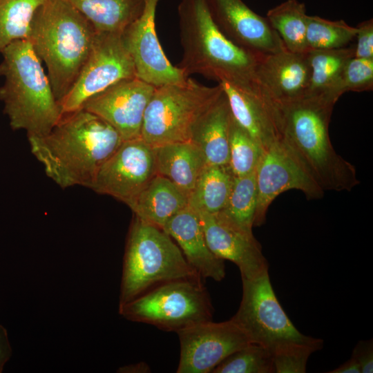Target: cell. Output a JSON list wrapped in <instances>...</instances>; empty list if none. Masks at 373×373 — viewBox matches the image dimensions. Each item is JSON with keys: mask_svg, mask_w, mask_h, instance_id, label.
Here are the masks:
<instances>
[{"mask_svg": "<svg viewBox=\"0 0 373 373\" xmlns=\"http://www.w3.org/2000/svg\"><path fill=\"white\" fill-rule=\"evenodd\" d=\"M28 139L46 175L63 189H90L102 166L124 141L108 122L84 108L62 115L48 134Z\"/></svg>", "mask_w": 373, "mask_h": 373, "instance_id": "1", "label": "cell"}, {"mask_svg": "<svg viewBox=\"0 0 373 373\" xmlns=\"http://www.w3.org/2000/svg\"><path fill=\"white\" fill-rule=\"evenodd\" d=\"M337 101L327 93H307L277 104L280 141L324 191H350L360 182L355 166L336 152L329 139Z\"/></svg>", "mask_w": 373, "mask_h": 373, "instance_id": "2", "label": "cell"}, {"mask_svg": "<svg viewBox=\"0 0 373 373\" xmlns=\"http://www.w3.org/2000/svg\"><path fill=\"white\" fill-rule=\"evenodd\" d=\"M182 57L176 66L185 76L199 74L245 89L258 87V55L229 40L213 21L206 0H181L178 7Z\"/></svg>", "mask_w": 373, "mask_h": 373, "instance_id": "3", "label": "cell"}, {"mask_svg": "<svg viewBox=\"0 0 373 373\" xmlns=\"http://www.w3.org/2000/svg\"><path fill=\"white\" fill-rule=\"evenodd\" d=\"M97 33L90 21L66 0H47L35 11L27 39L47 67L58 103L78 77Z\"/></svg>", "mask_w": 373, "mask_h": 373, "instance_id": "4", "label": "cell"}, {"mask_svg": "<svg viewBox=\"0 0 373 373\" xmlns=\"http://www.w3.org/2000/svg\"><path fill=\"white\" fill-rule=\"evenodd\" d=\"M0 52V100L12 130L29 137L48 134L62 116L41 61L28 39L13 41Z\"/></svg>", "mask_w": 373, "mask_h": 373, "instance_id": "5", "label": "cell"}, {"mask_svg": "<svg viewBox=\"0 0 373 373\" xmlns=\"http://www.w3.org/2000/svg\"><path fill=\"white\" fill-rule=\"evenodd\" d=\"M180 279L202 278L166 232L133 216L124 255L119 305L160 284Z\"/></svg>", "mask_w": 373, "mask_h": 373, "instance_id": "6", "label": "cell"}, {"mask_svg": "<svg viewBox=\"0 0 373 373\" xmlns=\"http://www.w3.org/2000/svg\"><path fill=\"white\" fill-rule=\"evenodd\" d=\"M223 92L220 84L204 86L194 79L155 87L146 106L141 137L153 147L191 141L200 117Z\"/></svg>", "mask_w": 373, "mask_h": 373, "instance_id": "7", "label": "cell"}, {"mask_svg": "<svg viewBox=\"0 0 373 373\" xmlns=\"http://www.w3.org/2000/svg\"><path fill=\"white\" fill-rule=\"evenodd\" d=\"M213 308L202 279H180L160 284L119 305L126 319L178 332L212 320Z\"/></svg>", "mask_w": 373, "mask_h": 373, "instance_id": "8", "label": "cell"}, {"mask_svg": "<svg viewBox=\"0 0 373 373\" xmlns=\"http://www.w3.org/2000/svg\"><path fill=\"white\" fill-rule=\"evenodd\" d=\"M242 284L240 306L231 319L251 343L271 352L285 344L316 338L303 334L289 318L275 294L268 271L254 278H242Z\"/></svg>", "mask_w": 373, "mask_h": 373, "instance_id": "9", "label": "cell"}, {"mask_svg": "<svg viewBox=\"0 0 373 373\" xmlns=\"http://www.w3.org/2000/svg\"><path fill=\"white\" fill-rule=\"evenodd\" d=\"M135 77L134 64L122 33L97 31L86 64L59 102L62 115L82 108L90 97L121 80Z\"/></svg>", "mask_w": 373, "mask_h": 373, "instance_id": "10", "label": "cell"}, {"mask_svg": "<svg viewBox=\"0 0 373 373\" xmlns=\"http://www.w3.org/2000/svg\"><path fill=\"white\" fill-rule=\"evenodd\" d=\"M156 175L153 147L142 137L124 140L102 166L90 189L128 205Z\"/></svg>", "mask_w": 373, "mask_h": 373, "instance_id": "11", "label": "cell"}, {"mask_svg": "<svg viewBox=\"0 0 373 373\" xmlns=\"http://www.w3.org/2000/svg\"><path fill=\"white\" fill-rule=\"evenodd\" d=\"M177 334L180 346L177 373H210L231 354L251 343L231 319L202 322Z\"/></svg>", "mask_w": 373, "mask_h": 373, "instance_id": "12", "label": "cell"}, {"mask_svg": "<svg viewBox=\"0 0 373 373\" xmlns=\"http://www.w3.org/2000/svg\"><path fill=\"white\" fill-rule=\"evenodd\" d=\"M257 203L254 227H260L272 202L291 189L302 191L307 200L323 198L324 191L291 157L280 141L262 154L256 169Z\"/></svg>", "mask_w": 373, "mask_h": 373, "instance_id": "13", "label": "cell"}, {"mask_svg": "<svg viewBox=\"0 0 373 373\" xmlns=\"http://www.w3.org/2000/svg\"><path fill=\"white\" fill-rule=\"evenodd\" d=\"M161 0H145L141 15L122 33L136 77L155 86L181 83L188 77L168 59L157 38L155 15Z\"/></svg>", "mask_w": 373, "mask_h": 373, "instance_id": "14", "label": "cell"}, {"mask_svg": "<svg viewBox=\"0 0 373 373\" xmlns=\"http://www.w3.org/2000/svg\"><path fill=\"white\" fill-rule=\"evenodd\" d=\"M155 88L137 77L125 79L90 97L82 108L108 122L123 140L141 137L144 113Z\"/></svg>", "mask_w": 373, "mask_h": 373, "instance_id": "15", "label": "cell"}, {"mask_svg": "<svg viewBox=\"0 0 373 373\" xmlns=\"http://www.w3.org/2000/svg\"><path fill=\"white\" fill-rule=\"evenodd\" d=\"M220 30L233 43L256 55L286 49L266 18L242 0H206Z\"/></svg>", "mask_w": 373, "mask_h": 373, "instance_id": "16", "label": "cell"}, {"mask_svg": "<svg viewBox=\"0 0 373 373\" xmlns=\"http://www.w3.org/2000/svg\"><path fill=\"white\" fill-rule=\"evenodd\" d=\"M207 245L220 259L233 262L241 278H254L268 271V262L253 233L233 225L218 213L197 211Z\"/></svg>", "mask_w": 373, "mask_h": 373, "instance_id": "17", "label": "cell"}, {"mask_svg": "<svg viewBox=\"0 0 373 373\" xmlns=\"http://www.w3.org/2000/svg\"><path fill=\"white\" fill-rule=\"evenodd\" d=\"M258 86L276 103L294 100L308 93L311 70L307 52L258 55L255 70Z\"/></svg>", "mask_w": 373, "mask_h": 373, "instance_id": "18", "label": "cell"}, {"mask_svg": "<svg viewBox=\"0 0 373 373\" xmlns=\"http://www.w3.org/2000/svg\"><path fill=\"white\" fill-rule=\"evenodd\" d=\"M218 84L227 97L232 117L262 151L280 141L277 104L260 87L245 89L227 82Z\"/></svg>", "mask_w": 373, "mask_h": 373, "instance_id": "19", "label": "cell"}, {"mask_svg": "<svg viewBox=\"0 0 373 373\" xmlns=\"http://www.w3.org/2000/svg\"><path fill=\"white\" fill-rule=\"evenodd\" d=\"M162 229L176 241L188 263L202 278L220 281L224 278V260L210 250L195 210L188 205L175 214Z\"/></svg>", "mask_w": 373, "mask_h": 373, "instance_id": "20", "label": "cell"}, {"mask_svg": "<svg viewBox=\"0 0 373 373\" xmlns=\"http://www.w3.org/2000/svg\"><path fill=\"white\" fill-rule=\"evenodd\" d=\"M231 118L223 91L195 124L191 141L201 150L207 164L229 165Z\"/></svg>", "mask_w": 373, "mask_h": 373, "instance_id": "21", "label": "cell"}, {"mask_svg": "<svg viewBox=\"0 0 373 373\" xmlns=\"http://www.w3.org/2000/svg\"><path fill=\"white\" fill-rule=\"evenodd\" d=\"M189 205V195L166 178L157 174L128 205L134 216L161 229Z\"/></svg>", "mask_w": 373, "mask_h": 373, "instance_id": "22", "label": "cell"}, {"mask_svg": "<svg viewBox=\"0 0 373 373\" xmlns=\"http://www.w3.org/2000/svg\"><path fill=\"white\" fill-rule=\"evenodd\" d=\"M153 149L157 174L189 195L207 164L201 150L191 141L167 143Z\"/></svg>", "mask_w": 373, "mask_h": 373, "instance_id": "23", "label": "cell"}, {"mask_svg": "<svg viewBox=\"0 0 373 373\" xmlns=\"http://www.w3.org/2000/svg\"><path fill=\"white\" fill-rule=\"evenodd\" d=\"M98 32L122 33L142 12L145 0H66Z\"/></svg>", "mask_w": 373, "mask_h": 373, "instance_id": "24", "label": "cell"}, {"mask_svg": "<svg viewBox=\"0 0 373 373\" xmlns=\"http://www.w3.org/2000/svg\"><path fill=\"white\" fill-rule=\"evenodd\" d=\"M234 178L229 165L207 164L189 193V205L197 211L218 213L227 202Z\"/></svg>", "mask_w": 373, "mask_h": 373, "instance_id": "25", "label": "cell"}, {"mask_svg": "<svg viewBox=\"0 0 373 373\" xmlns=\"http://www.w3.org/2000/svg\"><path fill=\"white\" fill-rule=\"evenodd\" d=\"M307 16L304 3L287 0L269 9L265 18L287 50L304 53L309 50L306 40Z\"/></svg>", "mask_w": 373, "mask_h": 373, "instance_id": "26", "label": "cell"}, {"mask_svg": "<svg viewBox=\"0 0 373 373\" xmlns=\"http://www.w3.org/2000/svg\"><path fill=\"white\" fill-rule=\"evenodd\" d=\"M354 57V46L308 50L311 70L308 93H328L338 81L347 61Z\"/></svg>", "mask_w": 373, "mask_h": 373, "instance_id": "27", "label": "cell"}, {"mask_svg": "<svg viewBox=\"0 0 373 373\" xmlns=\"http://www.w3.org/2000/svg\"><path fill=\"white\" fill-rule=\"evenodd\" d=\"M257 203L256 170L235 177L233 186L224 208L217 213L225 220L249 233H253L254 218Z\"/></svg>", "mask_w": 373, "mask_h": 373, "instance_id": "28", "label": "cell"}, {"mask_svg": "<svg viewBox=\"0 0 373 373\" xmlns=\"http://www.w3.org/2000/svg\"><path fill=\"white\" fill-rule=\"evenodd\" d=\"M47 0H0V51L13 41L27 39L37 9Z\"/></svg>", "mask_w": 373, "mask_h": 373, "instance_id": "29", "label": "cell"}, {"mask_svg": "<svg viewBox=\"0 0 373 373\" xmlns=\"http://www.w3.org/2000/svg\"><path fill=\"white\" fill-rule=\"evenodd\" d=\"M356 34V28L344 20L330 21L318 16H307L306 40L309 50L345 47Z\"/></svg>", "mask_w": 373, "mask_h": 373, "instance_id": "30", "label": "cell"}, {"mask_svg": "<svg viewBox=\"0 0 373 373\" xmlns=\"http://www.w3.org/2000/svg\"><path fill=\"white\" fill-rule=\"evenodd\" d=\"M262 151L258 144L232 117L229 166L233 175L239 177L254 171Z\"/></svg>", "mask_w": 373, "mask_h": 373, "instance_id": "31", "label": "cell"}, {"mask_svg": "<svg viewBox=\"0 0 373 373\" xmlns=\"http://www.w3.org/2000/svg\"><path fill=\"white\" fill-rule=\"evenodd\" d=\"M272 355L265 347L250 343L235 351L219 365L211 373H273Z\"/></svg>", "mask_w": 373, "mask_h": 373, "instance_id": "32", "label": "cell"}, {"mask_svg": "<svg viewBox=\"0 0 373 373\" xmlns=\"http://www.w3.org/2000/svg\"><path fill=\"white\" fill-rule=\"evenodd\" d=\"M373 89V59L351 58L338 81L327 94L336 99L346 92H363Z\"/></svg>", "mask_w": 373, "mask_h": 373, "instance_id": "33", "label": "cell"}, {"mask_svg": "<svg viewBox=\"0 0 373 373\" xmlns=\"http://www.w3.org/2000/svg\"><path fill=\"white\" fill-rule=\"evenodd\" d=\"M323 341L316 338L312 341L291 343L278 347L271 353L274 372L276 373H303L312 353L321 349Z\"/></svg>", "mask_w": 373, "mask_h": 373, "instance_id": "34", "label": "cell"}, {"mask_svg": "<svg viewBox=\"0 0 373 373\" xmlns=\"http://www.w3.org/2000/svg\"><path fill=\"white\" fill-rule=\"evenodd\" d=\"M356 28L354 57L373 59V19L363 21Z\"/></svg>", "mask_w": 373, "mask_h": 373, "instance_id": "35", "label": "cell"}, {"mask_svg": "<svg viewBox=\"0 0 373 373\" xmlns=\"http://www.w3.org/2000/svg\"><path fill=\"white\" fill-rule=\"evenodd\" d=\"M352 356L360 365L361 373L373 372L372 339L359 341L353 349Z\"/></svg>", "mask_w": 373, "mask_h": 373, "instance_id": "36", "label": "cell"}, {"mask_svg": "<svg viewBox=\"0 0 373 373\" xmlns=\"http://www.w3.org/2000/svg\"><path fill=\"white\" fill-rule=\"evenodd\" d=\"M12 355V348L6 328L0 325V373Z\"/></svg>", "mask_w": 373, "mask_h": 373, "instance_id": "37", "label": "cell"}, {"mask_svg": "<svg viewBox=\"0 0 373 373\" xmlns=\"http://www.w3.org/2000/svg\"><path fill=\"white\" fill-rule=\"evenodd\" d=\"M329 373H361L360 365L356 359L351 356L350 358Z\"/></svg>", "mask_w": 373, "mask_h": 373, "instance_id": "38", "label": "cell"}, {"mask_svg": "<svg viewBox=\"0 0 373 373\" xmlns=\"http://www.w3.org/2000/svg\"><path fill=\"white\" fill-rule=\"evenodd\" d=\"M118 372L128 373H148L151 372V368L147 363L140 362L135 364L123 366L119 369Z\"/></svg>", "mask_w": 373, "mask_h": 373, "instance_id": "39", "label": "cell"}]
</instances>
